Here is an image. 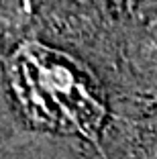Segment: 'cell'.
<instances>
[{
    "instance_id": "6da1fadb",
    "label": "cell",
    "mask_w": 157,
    "mask_h": 159,
    "mask_svg": "<svg viewBox=\"0 0 157 159\" xmlns=\"http://www.w3.org/2000/svg\"><path fill=\"white\" fill-rule=\"evenodd\" d=\"M10 82L33 122L90 139L96 137L104 106L74 59L39 43H25L12 57Z\"/></svg>"
}]
</instances>
